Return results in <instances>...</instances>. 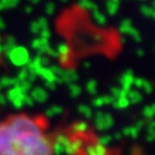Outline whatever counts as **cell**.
Masks as SVG:
<instances>
[{
  "label": "cell",
  "mask_w": 155,
  "mask_h": 155,
  "mask_svg": "<svg viewBox=\"0 0 155 155\" xmlns=\"http://www.w3.org/2000/svg\"><path fill=\"white\" fill-rule=\"evenodd\" d=\"M69 90H70V92L74 97H76L78 94L81 93V89H79V86L76 85V84H70V86H69Z\"/></svg>",
  "instance_id": "cell-8"
},
{
  "label": "cell",
  "mask_w": 155,
  "mask_h": 155,
  "mask_svg": "<svg viewBox=\"0 0 155 155\" xmlns=\"http://www.w3.org/2000/svg\"><path fill=\"white\" fill-rule=\"evenodd\" d=\"M144 115L146 117H153L155 115V104L152 106H147V107H145L144 109Z\"/></svg>",
  "instance_id": "cell-7"
},
{
  "label": "cell",
  "mask_w": 155,
  "mask_h": 155,
  "mask_svg": "<svg viewBox=\"0 0 155 155\" xmlns=\"http://www.w3.org/2000/svg\"><path fill=\"white\" fill-rule=\"evenodd\" d=\"M141 12H143V14L147 15V16H153L154 9H152L148 6H144V7H141Z\"/></svg>",
  "instance_id": "cell-9"
},
{
  "label": "cell",
  "mask_w": 155,
  "mask_h": 155,
  "mask_svg": "<svg viewBox=\"0 0 155 155\" xmlns=\"http://www.w3.org/2000/svg\"><path fill=\"white\" fill-rule=\"evenodd\" d=\"M127 99H129L127 101H131V102L134 100V104H137V102H139V101H141L143 97H141V94L138 93V92H129Z\"/></svg>",
  "instance_id": "cell-6"
},
{
  "label": "cell",
  "mask_w": 155,
  "mask_h": 155,
  "mask_svg": "<svg viewBox=\"0 0 155 155\" xmlns=\"http://www.w3.org/2000/svg\"><path fill=\"white\" fill-rule=\"evenodd\" d=\"M87 91H90L92 94H94L95 92H97V83H95L94 81L87 83Z\"/></svg>",
  "instance_id": "cell-10"
},
{
  "label": "cell",
  "mask_w": 155,
  "mask_h": 155,
  "mask_svg": "<svg viewBox=\"0 0 155 155\" xmlns=\"http://www.w3.org/2000/svg\"><path fill=\"white\" fill-rule=\"evenodd\" d=\"M75 127L77 129V132H84V130L86 129V124L84 122H81V123H77L76 125H75Z\"/></svg>",
  "instance_id": "cell-12"
},
{
  "label": "cell",
  "mask_w": 155,
  "mask_h": 155,
  "mask_svg": "<svg viewBox=\"0 0 155 155\" xmlns=\"http://www.w3.org/2000/svg\"><path fill=\"white\" fill-rule=\"evenodd\" d=\"M0 155H20L7 122H0Z\"/></svg>",
  "instance_id": "cell-2"
},
{
  "label": "cell",
  "mask_w": 155,
  "mask_h": 155,
  "mask_svg": "<svg viewBox=\"0 0 155 155\" xmlns=\"http://www.w3.org/2000/svg\"><path fill=\"white\" fill-rule=\"evenodd\" d=\"M33 101H38V102H43L47 99V93L45 92V90L40 89V87H36L33 89L32 93H31Z\"/></svg>",
  "instance_id": "cell-4"
},
{
  "label": "cell",
  "mask_w": 155,
  "mask_h": 155,
  "mask_svg": "<svg viewBox=\"0 0 155 155\" xmlns=\"http://www.w3.org/2000/svg\"><path fill=\"white\" fill-rule=\"evenodd\" d=\"M54 8H55V6L53 5V4H48L47 7H46V11H47L48 14H53L54 13Z\"/></svg>",
  "instance_id": "cell-13"
},
{
  "label": "cell",
  "mask_w": 155,
  "mask_h": 155,
  "mask_svg": "<svg viewBox=\"0 0 155 155\" xmlns=\"http://www.w3.org/2000/svg\"><path fill=\"white\" fill-rule=\"evenodd\" d=\"M134 78H136V77H133V75L130 71L127 72V75L124 74V75L122 76V78H121V84H122L123 89H124V90L130 89V86H131V85H133Z\"/></svg>",
  "instance_id": "cell-5"
},
{
  "label": "cell",
  "mask_w": 155,
  "mask_h": 155,
  "mask_svg": "<svg viewBox=\"0 0 155 155\" xmlns=\"http://www.w3.org/2000/svg\"><path fill=\"white\" fill-rule=\"evenodd\" d=\"M79 111L83 114L84 116H87V117L91 116V109L87 108L86 106H81V107H79Z\"/></svg>",
  "instance_id": "cell-11"
},
{
  "label": "cell",
  "mask_w": 155,
  "mask_h": 155,
  "mask_svg": "<svg viewBox=\"0 0 155 155\" xmlns=\"http://www.w3.org/2000/svg\"><path fill=\"white\" fill-rule=\"evenodd\" d=\"M20 155H53V143L37 118L17 114L6 120Z\"/></svg>",
  "instance_id": "cell-1"
},
{
  "label": "cell",
  "mask_w": 155,
  "mask_h": 155,
  "mask_svg": "<svg viewBox=\"0 0 155 155\" xmlns=\"http://www.w3.org/2000/svg\"><path fill=\"white\" fill-rule=\"evenodd\" d=\"M153 15H154V17H155V11H154V13H153Z\"/></svg>",
  "instance_id": "cell-14"
},
{
  "label": "cell",
  "mask_w": 155,
  "mask_h": 155,
  "mask_svg": "<svg viewBox=\"0 0 155 155\" xmlns=\"http://www.w3.org/2000/svg\"><path fill=\"white\" fill-rule=\"evenodd\" d=\"M85 155H106V148L101 144H91L86 147Z\"/></svg>",
  "instance_id": "cell-3"
}]
</instances>
